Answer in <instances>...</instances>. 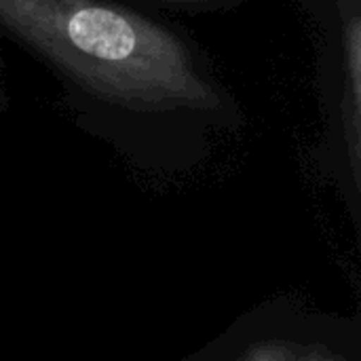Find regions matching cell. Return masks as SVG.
Instances as JSON below:
<instances>
[{"label":"cell","mask_w":361,"mask_h":361,"mask_svg":"<svg viewBox=\"0 0 361 361\" xmlns=\"http://www.w3.org/2000/svg\"><path fill=\"white\" fill-rule=\"evenodd\" d=\"M167 2H203V4H209V2H224V0H167Z\"/></svg>","instance_id":"3"},{"label":"cell","mask_w":361,"mask_h":361,"mask_svg":"<svg viewBox=\"0 0 361 361\" xmlns=\"http://www.w3.org/2000/svg\"><path fill=\"white\" fill-rule=\"evenodd\" d=\"M345 74L351 106V148L353 159L360 148V116H361V17L353 15L345 23Z\"/></svg>","instance_id":"2"},{"label":"cell","mask_w":361,"mask_h":361,"mask_svg":"<svg viewBox=\"0 0 361 361\" xmlns=\"http://www.w3.org/2000/svg\"><path fill=\"white\" fill-rule=\"evenodd\" d=\"M0 25L89 93L135 110L218 106L188 47L99 0H0Z\"/></svg>","instance_id":"1"}]
</instances>
